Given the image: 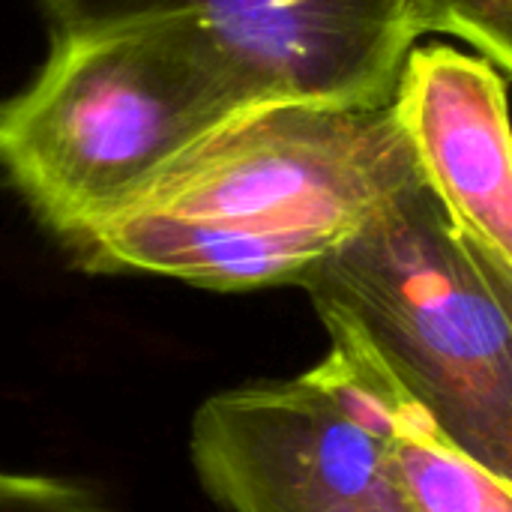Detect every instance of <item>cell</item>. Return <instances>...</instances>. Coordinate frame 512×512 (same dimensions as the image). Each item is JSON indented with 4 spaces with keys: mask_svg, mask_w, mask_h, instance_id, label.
<instances>
[{
    "mask_svg": "<svg viewBox=\"0 0 512 512\" xmlns=\"http://www.w3.org/2000/svg\"><path fill=\"white\" fill-rule=\"evenodd\" d=\"M414 174L390 102H261L60 246L87 273L165 276L207 291L297 285Z\"/></svg>",
    "mask_w": 512,
    "mask_h": 512,
    "instance_id": "6da1fadb",
    "label": "cell"
},
{
    "mask_svg": "<svg viewBox=\"0 0 512 512\" xmlns=\"http://www.w3.org/2000/svg\"><path fill=\"white\" fill-rule=\"evenodd\" d=\"M261 102L279 99L192 15L57 33L36 78L0 102V171L66 243Z\"/></svg>",
    "mask_w": 512,
    "mask_h": 512,
    "instance_id": "7a4b0ae2",
    "label": "cell"
},
{
    "mask_svg": "<svg viewBox=\"0 0 512 512\" xmlns=\"http://www.w3.org/2000/svg\"><path fill=\"white\" fill-rule=\"evenodd\" d=\"M330 348L414 399L477 462L512 477V276L414 174L297 282Z\"/></svg>",
    "mask_w": 512,
    "mask_h": 512,
    "instance_id": "3957f363",
    "label": "cell"
},
{
    "mask_svg": "<svg viewBox=\"0 0 512 512\" xmlns=\"http://www.w3.org/2000/svg\"><path fill=\"white\" fill-rule=\"evenodd\" d=\"M189 453L222 512H408L381 444V402L336 351L288 381L201 402Z\"/></svg>",
    "mask_w": 512,
    "mask_h": 512,
    "instance_id": "277c9868",
    "label": "cell"
},
{
    "mask_svg": "<svg viewBox=\"0 0 512 512\" xmlns=\"http://www.w3.org/2000/svg\"><path fill=\"white\" fill-rule=\"evenodd\" d=\"M57 33L192 15L279 102L384 105L426 33L411 0H39Z\"/></svg>",
    "mask_w": 512,
    "mask_h": 512,
    "instance_id": "5b68a950",
    "label": "cell"
},
{
    "mask_svg": "<svg viewBox=\"0 0 512 512\" xmlns=\"http://www.w3.org/2000/svg\"><path fill=\"white\" fill-rule=\"evenodd\" d=\"M507 75L450 42H414L390 111L420 180L456 231L512 276V156Z\"/></svg>",
    "mask_w": 512,
    "mask_h": 512,
    "instance_id": "8992f818",
    "label": "cell"
},
{
    "mask_svg": "<svg viewBox=\"0 0 512 512\" xmlns=\"http://www.w3.org/2000/svg\"><path fill=\"white\" fill-rule=\"evenodd\" d=\"M351 363L378 390L384 465L408 512H512V477L495 474L465 453L414 399L375 369Z\"/></svg>",
    "mask_w": 512,
    "mask_h": 512,
    "instance_id": "52a82bcc",
    "label": "cell"
},
{
    "mask_svg": "<svg viewBox=\"0 0 512 512\" xmlns=\"http://www.w3.org/2000/svg\"><path fill=\"white\" fill-rule=\"evenodd\" d=\"M426 33H447L512 69V0H411Z\"/></svg>",
    "mask_w": 512,
    "mask_h": 512,
    "instance_id": "ba28073f",
    "label": "cell"
},
{
    "mask_svg": "<svg viewBox=\"0 0 512 512\" xmlns=\"http://www.w3.org/2000/svg\"><path fill=\"white\" fill-rule=\"evenodd\" d=\"M0 512H111L99 492L78 480L0 471Z\"/></svg>",
    "mask_w": 512,
    "mask_h": 512,
    "instance_id": "9c48e42d",
    "label": "cell"
}]
</instances>
